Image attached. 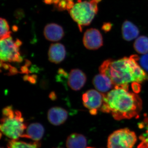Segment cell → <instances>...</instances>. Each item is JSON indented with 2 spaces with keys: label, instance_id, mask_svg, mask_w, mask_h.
Returning a JSON list of instances; mask_svg holds the SVG:
<instances>
[{
  "label": "cell",
  "instance_id": "1",
  "mask_svg": "<svg viewBox=\"0 0 148 148\" xmlns=\"http://www.w3.org/2000/svg\"><path fill=\"white\" fill-rule=\"evenodd\" d=\"M103 96L101 110L111 114L116 120L138 116L142 110L141 98L135 93L128 91V86H115L110 92L103 93Z\"/></svg>",
  "mask_w": 148,
  "mask_h": 148
},
{
  "label": "cell",
  "instance_id": "2",
  "mask_svg": "<svg viewBox=\"0 0 148 148\" xmlns=\"http://www.w3.org/2000/svg\"><path fill=\"white\" fill-rule=\"evenodd\" d=\"M139 60L136 55L117 60L108 59L100 66L99 71L108 77L115 86H127L131 82L142 83L148 79V76L138 64Z\"/></svg>",
  "mask_w": 148,
  "mask_h": 148
},
{
  "label": "cell",
  "instance_id": "3",
  "mask_svg": "<svg viewBox=\"0 0 148 148\" xmlns=\"http://www.w3.org/2000/svg\"><path fill=\"white\" fill-rule=\"evenodd\" d=\"M0 128L3 134L12 140H16L21 138L27 125L21 112L8 106L3 109Z\"/></svg>",
  "mask_w": 148,
  "mask_h": 148
},
{
  "label": "cell",
  "instance_id": "4",
  "mask_svg": "<svg viewBox=\"0 0 148 148\" xmlns=\"http://www.w3.org/2000/svg\"><path fill=\"white\" fill-rule=\"evenodd\" d=\"M97 3L95 0H91L90 2L78 1L69 10L70 15L78 24L81 32L82 27L90 24L98 12Z\"/></svg>",
  "mask_w": 148,
  "mask_h": 148
},
{
  "label": "cell",
  "instance_id": "5",
  "mask_svg": "<svg viewBox=\"0 0 148 148\" xmlns=\"http://www.w3.org/2000/svg\"><path fill=\"white\" fill-rule=\"evenodd\" d=\"M136 134L127 128L116 130L108 139V148H132L137 142Z\"/></svg>",
  "mask_w": 148,
  "mask_h": 148
},
{
  "label": "cell",
  "instance_id": "6",
  "mask_svg": "<svg viewBox=\"0 0 148 148\" xmlns=\"http://www.w3.org/2000/svg\"><path fill=\"white\" fill-rule=\"evenodd\" d=\"M0 57L3 62H21L23 60L19 47L22 45L18 39L14 42L11 37L1 40Z\"/></svg>",
  "mask_w": 148,
  "mask_h": 148
},
{
  "label": "cell",
  "instance_id": "7",
  "mask_svg": "<svg viewBox=\"0 0 148 148\" xmlns=\"http://www.w3.org/2000/svg\"><path fill=\"white\" fill-rule=\"evenodd\" d=\"M82 101L84 106L89 110L90 114L95 115L103 106V94L94 89H90L84 93Z\"/></svg>",
  "mask_w": 148,
  "mask_h": 148
},
{
  "label": "cell",
  "instance_id": "8",
  "mask_svg": "<svg viewBox=\"0 0 148 148\" xmlns=\"http://www.w3.org/2000/svg\"><path fill=\"white\" fill-rule=\"evenodd\" d=\"M83 42L87 49L96 50L103 45V37L97 29H88L84 35Z\"/></svg>",
  "mask_w": 148,
  "mask_h": 148
},
{
  "label": "cell",
  "instance_id": "9",
  "mask_svg": "<svg viewBox=\"0 0 148 148\" xmlns=\"http://www.w3.org/2000/svg\"><path fill=\"white\" fill-rule=\"evenodd\" d=\"M86 76L81 70L78 69L72 70L69 73L68 84L72 90H80L85 84Z\"/></svg>",
  "mask_w": 148,
  "mask_h": 148
},
{
  "label": "cell",
  "instance_id": "10",
  "mask_svg": "<svg viewBox=\"0 0 148 148\" xmlns=\"http://www.w3.org/2000/svg\"><path fill=\"white\" fill-rule=\"evenodd\" d=\"M68 117V112L60 107H53L48 112V119L53 125H59L63 124Z\"/></svg>",
  "mask_w": 148,
  "mask_h": 148
},
{
  "label": "cell",
  "instance_id": "11",
  "mask_svg": "<svg viewBox=\"0 0 148 148\" xmlns=\"http://www.w3.org/2000/svg\"><path fill=\"white\" fill-rule=\"evenodd\" d=\"M66 56V50L62 44H51L48 51L49 60L55 64H59L64 61Z\"/></svg>",
  "mask_w": 148,
  "mask_h": 148
},
{
  "label": "cell",
  "instance_id": "12",
  "mask_svg": "<svg viewBox=\"0 0 148 148\" xmlns=\"http://www.w3.org/2000/svg\"><path fill=\"white\" fill-rule=\"evenodd\" d=\"M44 35L46 39L50 41L60 40L64 37V32L63 28L58 24L51 23L45 26Z\"/></svg>",
  "mask_w": 148,
  "mask_h": 148
},
{
  "label": "cell",
  "instance_id": "13",
  "mask_svg": "<svg viewBox=\"0 0 148 148\" xmlns=\"http://www.w3.org/2000/svg\"><path fill=\"white\" fill-rule=\"evenodd\" d=\"M92 84L98 91L104 93L108 92L113 87H115L113 83L108 77L101 73L94 77Z\"/></svg>",
  "mask_w": 148,
  "mask_h": 148
},
{
  "label": "cell",
  "instance_id": "14",
  "mask_svg": "<svg viewBox=\"0 0 148 148\" xmlns=\"http://www.w3.org/2000/svg\"><path fill=\"white\" fill-rule=\"evenodd\" d=\"M45 129L41 124L38 123H32L27 127L26 132L21 138H29L38 142L44 135Z\"/></svg>",
  "mask_w": 148,
  "mask_h": 148
},
{
  "label": "cell",
  "instance_id": "15",
  "mask_svg": "<svg viewBox=\"0 0 148 148\" xmlns=\"http://www.w3.org/2000/svg\"><path fill=\"white\" fill-rule=\"evenodd\" d=\"M122 33L123 39L130 41L137 38L140 32L138 27L133 23L126 20L123 24Z\"/></svg>",
  "mask_w": 148,
  "mask_h": 148
},
{
  "label": "cell",
  "instance_id": "16",
  "mask_svg": "<svg viewBox=\"0 0 148 148\" xmlns=\"http://www.w3.org/2000/svg\"><path fill=\"white\" fill-rule=\"evenodd\" d=\"M87 140L85 136L78 133H73L66 140L67 148H86Z\"/></svg>",
  "mask_w": 148,
  "mask_h": 148
},
{
  "label": "cell",
  "instance_id": "17",
  "mask_svg": "<svg viewBox=\"0 0 148 148\" xmlns=\"http://www.w3.org/2000/svg\"><path fill=\"white\" fill-rule=\"evenodd\" d=\"M134 47L138 53L146 54L148 53V38L145 36L139 37L135 40Z\"/></svg>",
  "mask_w": 148,
  "mask_h": 148
},
{
  "label": "cell",
  "instance_id": "18",
  "mask_svg": "<svg viewBox=\"0 0 148 148\" xmlns=\"http://www.w3.org/2000/svg\"><path fill=\"white\" fill-rule=\"evenodd\" d=\"M40 145L38 142L28 143L17 140H12L9 142L7 147L8 148H39Z\"/></svg>",
  "mask_w": 148,
  "mask_h": 148
},
{
  "label": "cell",
  "instance_id": "19",
  "mask_svg": "<svg viewBox=\"0 0 148 148\" xmlns=\"http://www.w3.org/2000/svg\"><path fill=\"white\" fill-rule=\"evenodd\" d=\"M1 40L11 37L12 32L10 30V27L8 21L5 18H1Z\"/></svg>",
  "mask_w": 148,
  "mask_h": 148
},
{
  "label": "cell",
  "instance_id": "20",
  "mask_svg": "<svg viewBox=\"0 0 148 148\" xmlns=\"http://www.w3.org/2000/svg\"><path fill=\"white\" fill-rule=\"evenodd\" d=\"M146 125L145 131L140 137L141 143L138 148H148V121Z\"/></svg>",
  "mask_w": 148,
  "mask_h": 148
},
{
  "label": "cell",
  "instance_id": "21",
  "mask_svg": "<svg viewBox=\"0 0 148 148\" xmlns=\"http://www.w3.org/2000/svg\"><path fill=\"white\" fill-rule=\"evenodd\" d=\"M139 60L141 67L148 72V53L143 55Z\"/></svg>",
  "mask_w": 148,
  "mask_h": 148
},
{
  "label": "cell",
  "instance_id": "22",
  "mask_svg": "<svg viewBox=\"0 0 148 148\" xmlns=\"http://www.w3.org/2000/svg\"><path fill=\"white\" fill-rule=\"evenodd\" d=\"M67 0H60L57 4V8L59 10H65L67 9Z\"/></svg>",
  "mask_w": 148,
  "mask_h": 148
},
{
  "label": "cell",
  "instance_id": "23",
  "mask_svg": "<svg viewBox=\"0 0 148 148\" xmlns=\"http://www.w3.org/2000/svg\"><path fill=\"white\" fill-rule=\"evenodd\" d=\"M132 89L135 93H138L140 92L141 90V86L139 83H132Z\"/></svg>",
  "mask_w": 148,
  "mask_h": 148
},
{
  "label": "cell",
  "instance_id": "24",
  "mask_svg": "<svg viewBox=\"0 0 148 148\" xmlns=\"http://www.w3.org/2000/svg\"><path fill=\"white\" fill-rule=\"evenodd\" d=\"M112 24L110 23H104L103 25L102 29L104 32H109L112 29Z\"/></svg>",
  "mask_w": 148,
  "mask_h": 148
},
{
  "label": "cell",
  "instance_id": "25",
  "mask_svg": "<svg viewBox=\"0 0 148 148\" xmlns=\"http://www.w3.org/2000/svg\"><path fill=\"white\" fill-rule=\"evenodd\" d=\"M68 3H67V9L68 10H70L73 8L74 5V4L73 0H67Z\"/></svg>",
  "mask_w": 148,
  "mask_h": 148
},
{
  "label": "cell",
  "instance_id": "26",
  "mask_svg": "<svg viewBox=\"0 0 148 148\" xmlns=\"http://www.w3.org/2000/svg\"><path fill=\"white\" fill-rule=\"evenodd\" d=\"M44 2L48 4L53 3V0H44Z\"/></svg>",
  "mask_w": 148,
  "mask_h": 148
},
{
  "label": "cell",
  "instance_id": "27",
  "mask_svg": "<svg viewBox=\"0 0 148 148\" xmlns=\"http://www.w3.org/2000/svg\"><path fill=\"white\" fill-rule=\"evenodd\" d=\"M86 148H92V147H87Z\"/></svg>",
  "mask_w": 148,
  "mask_h": 148
},
{
  "label": "cell",
  "instance_id": "28",
  "mask_svg": "<svg viewBox=\"0 0 148 148\" xmlns=\"http://www.w3.org/2000/svg\"></svg>",
  "mask_w": 148,
  "mask_h": 148
},
{
  "label": "cell",
  "instance_id": "29",
  "mask_svg": "<svg viewBox=\"0 0 148 148\" xmlns=\"http://www.w3.org/2000/svg\"><path fill=\"white\" fill-rule=\"evenodd\" d=\"M1 148H3V147H1Z\"/></svg>",
  "mask_w": 148,
  "mask_h": 148
}]
</instances>
